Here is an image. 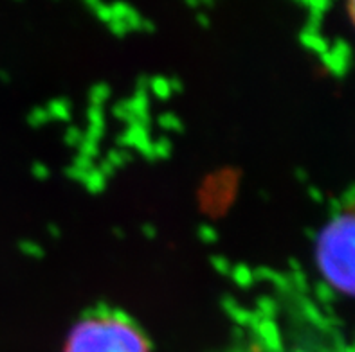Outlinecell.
Listing matches in <instances>:
<instances>
[{
    "label": "cell",
    "instance_id": "cell-1",
    "mask_svg": "<svg viewBox=\"0 0 355 352\" xmlns=\"http://www.w3.org/2000/svg\"><path fill=\"white\" fill-rule=\"evenodd\" d=\"M314 259L321 279L334 291L355 299V205L341 209L323 225Z\"/></svg>",
    "mask_w": 355,
    "mask_h": 352
},
{
    "label": "cell",
    "instance_id": "cell-2",
    "mask_svg": "<svg viewBox=\"0 0 355 352\" xmlns=\"http://www.w3.org/2000/svg\"><path fill=\"white\" fill-rule=\"evenodd\" d=\"M62 352H152V345L130 317L99 309L72 326Z\"/></svg>",
    "mask_w": 355,
    "mask_h": 352
},
{
    "label": "cell",
    "instance_id": "cell-3",
    "mask_svg": "<svg viewBox=\"0 0 355 352\" xmlns=\"http://www.w3.org/2000/svg\"><path fill=\"white\" fill-rule=\"evenodd\" d=\"M347 17L355 29V0H352V2H348L347 4Z\"/></svg>",
    "mask_w": 355,
    "mask_h": 352
}]
</instances>
